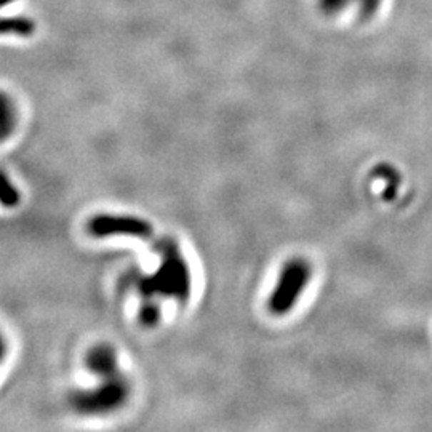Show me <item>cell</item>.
Masks as SVG:
<instances>
[{
  "label": "cell",
  "mask_w": 432,
  "mask_h": 432,
  "mask_svg": "<svg viewBox=\"0 0 432 432\" xmlns=\"http://www.w3.org/2000/svg\"><path fill=\"white\" fill-rule=\"evenodd\" d=\"M89 231L93 237H109V236H130L148 238L152 236L151 223L135 216H111L99 215L90 219Z\"/></svg>",
  "instance_id": "cell-3"
},
{
  "label": "cell",
  "mask_w": 432,
  "mask_h": 432,
  "mask_svg": "<svg viewBox=\"0 0 432 432\" xmlns=\"http://www.w3.org/2000/svg\"><path fill=\"white\" fill-rule=\"evenodd\" d=\"M321 10L328 15H336V13L348 9L349 5H357L358 11L363 16H371L373 13L380 9L381 0H318Z\"/></svg>",
  "instance_id": "cell-4"
},
{
  "label": "cell",
  "mask_w": 432,
  "mask_h": 432,
  "mask_svg": "<svg viewBox=\"0 0 432 432\" xmlns=\"http://www.w3.org/2000/svg\"><path fill=\"white\" fill-rule=\"evenodd\" d=\"M36 24L29 18L23 16H15V18H4L0 23V32L4 36L6 34H16L23 37H29L34 34Z\"/></svg>",
  "instance_id": "cell-5"
},
{
  "label": "cell",
  "mask_w": 432,
  "mask_h": 432,
  "mask_svg": "<svg viewBox=\"0 0 432 432\" xmlns=\"http://www.w3.org/2000/svg\"><path fill=\"white\" fill-rule=\"evenodd\" d=\"M154 287L162 293L175 295L178 300H188L191 291L189 269L173 242L165 243L164 268L154 281Z\"/></svg>",
  "instance_id": "cell-2"
},
{
  "label": "cell",
  "mask_w": 432,
  "mask_h": 432,
  "mask_svg": "<svg viewBox=\"0 0 432 432\" xmlns=\"http://www.w3.org/2000/svg\"><path fill=\"white\" fill-rule=\"evenodd\" d=\"M19 202V192L18 189L15 188L10 183L9 176L2 175V204L5 205V207H15V205H18Z\"/></svg>",
  "instance_id": "cell-7"
},
{
  "label": "cell",
  "mask_w": 432,
  "mask_h": 432,
  "mask_svg": "<svg viewBox=\"0 0 432 432\" xmlns=\"http://www.w3.org/2000/svg\"><path fill=\"white\" fill-rule=\"evenodd\" d=\"M311 268L303 259H293L285 266L274 291L269 298V309L272 314L282 316L293 308L298 298L309 282Z\"/></svg>",
  "instance_id": "cell-1"
},
{
  "label": "cell",
  "mask_w": 432,
  "mask_h": 432,
  "mask_svg": "<svg viewBox=\"0 0 432 432\" xmlns=\"http://www.w3.org/2000/svg\"><path fill=\"white\" fill-rule=\"evenodd\" d=\"M15 129V109H13L11 99L2 95V138L5 139L10 131Z\"/></svg>",
  "instance_id": "cell-6"
},
{
  "label": "cell",
  "mask_w": 432,
  "mask_h": 432,
  "mask_svg": "<svg viewBox=\"0 0 432 432\" xmlns=\"http://www.w3.org/2000/svg\"><path fill=\"white\" fill-rule=\"evenodd\" d=\"M10 2H13V0H2V5H9Z\"/></svg>",
  "instance_id": "cell-8"
}]
</instances>
